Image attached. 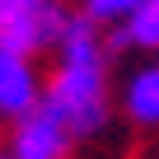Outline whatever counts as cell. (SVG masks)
I'll list each match as a JSON object with an SVG mask.
<instances>
[{"instance_id":"8","label":"cell","mask_w":159,"mask_h":159,"mask_svg":"<svg viewBox=\"0 0 159 159\" xmlns=\"http://www.w3.org/2000/svg\"><path fill=\"white\" fill-rule=\"evenodd\" d=\"M10 5H14V0H0V19H5V14H10Z\"/></svg>"},{"instance_id":"4","label":"cell","mask_w":159,"mask_h":159,"mask_svg":"<svg viewBox=\"0 0 159 159\" xmlns=\"http://www.w3.org/2000/svg\"><path fill=\"white\" fill-rule=\"evenodd\" d=\"M56 52L66 66H103V38H98V24L89 14H66L61 24V38H56Z\"/></svg>"},{"instance_id":"5","label":"cell","mask_w":159,"mask_h":159,"mask_svg":"<svg viewBox=\"0 0 159 159\" xmlns=\"http://www.w3.org/2000/svg\"><path fill=\"white\" fill-rule=\"evenodd\" d=\"M126 112L140 126H159V66H145L126 84Z\"/></svg>"},{"instance_id":"9","label":"cell","mask_w":159,"mask_h":159,"mask_svg":"<svg viewBox=\"0 0 159 159\" xmlns=\"http://www.w3.org/2000/svg\"><path fill=\"white\" fill-rule=\"evenodd\" d=\"M0 56H5V42H0Z\"/></svg>"},{"instance_id":"6","label":"cell","mask_w":159,"mask_h":159,"mask_svg":"<svg viewBox=\"0 0 159 159\" xmlns=\"http://www.w3.org/2000/svg\"><path fill=\"white\" fill-rule=\"evenodd\" d=\"M112 42H117V47L131 42V47H150V52H159V0H140V10L117 28Z\"/></svg>"},{"instance_id":"3","label":"cell","mask_w":159,"mask_h":159,"mask_svg":"<svg viewBox=\"0 0 159 159\" xmlns=\"http://www.w3.org/2000/svg\"><path fill=\"white\" fill-rule=\"evenodd\" d=\"M38 108H42V89H38V75H33L28 56L5 52L0 56V117L5 122H24Z\"/></svg>"},{"instance_id":"7","label":"cell","mask_w":159,"mask_h":159,"mask_svg":"<svg viewBox=\"0 0 159 159\" xmlns=\"http://www.w3.org/2000/svg\"><path fill=\"white\" fill-rule=\"evenodd\" d=\"M140 10V0H84V14L94 24H126Z\"/></svg>"},{"instance_id":"2","label":"cell","mask_w":159,"mask_h":159,"mask_svg":"<svg viewBox=\"0 0 159 159\" xmlns=\"http://www.w3.org/2000/svg\"><path fill=\"white\" fill-rule=\"evenodd\" d=\"M66 145H70V131L47 112H28L24 122H14V140H10V159H66Z\"/></svg>"},{"instance_id":"1","label":"cell","mask_w":159,"mask_h":159,"mask_svg":"<svg viewBox=\"0 0 159 159\" xmlns=\"http://www.w3.org/2000/svg\"><path fill=\"white\" fill-rule=\"evenodd\" d=\"M42 108L70 131V136H94L108 117V84H103V66H66L47 80V98Z\"/></svg>"}]
</instances>
